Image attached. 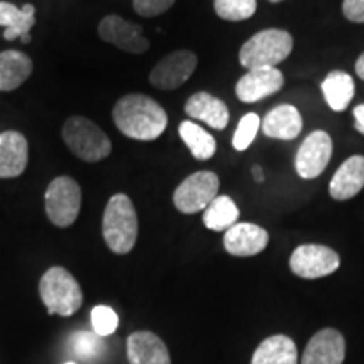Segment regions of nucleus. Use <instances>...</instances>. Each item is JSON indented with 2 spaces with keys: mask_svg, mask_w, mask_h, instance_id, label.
Wrapping results in <instances>:
<instances>
[{
  "mask_svg": "<svg viewBox=\"0 0 364 364\" xmlns=\"http://www.w3.org/2000/svg\"><path fill=\"white\" fill-rule=\"evenodd\" d=\"M284 83V73L277 68H255L236 83V97L243 103H257L275 95Z\"/></svg>",
  "mask_w": 364,
  "mask_h": 364,
  "instance_id": "nucleus-12",
  "label": "nucleus"
},
{
  "mask_svg": "<svg viewBox=\"0 0 364 364\" xmlns=\"http://www.w3.org/2000/svg\"><path fill=\"white\" fill-rule=\"evenodd\" d=\"M98 34L105 43L130 54H144L149 49V39L144 36L142 27L125 21L120 16L103 17L98 26Z\"/></svg>",
  "mask_w": 364,
  "mask_h": 364,
  "instance_id": "nucleus-11",
  "label": "nucleus"
},
{
  "mask_svg": "<svg viewBox=\"0 0 364 364\" xmlns=\"http://www.w3.org/2000/svg\"><path fill=\"white\" fill-rule=\"evenodd\" d=\"M270 2H282V0H270Z\"/></svg>",
  "mask_w": 364,
  "mask_h": 364,
  "instance_id": "nucleus-37",
  "label": "nucleus"
},
{
  "mask_svg": "<svg viewBox=\"0 0 364 364\" xmlns=\"http://www.w3.org/2000/svg\"><path fill=\"white\" fill-rule=\"evenodd\" d=\"M322 93L331 110L344 112L354 98V80L344 71H331L322 81Z\"/></svg>",
  "mask_w": 364,
  "mask_h": 364,
  "instance_id": "nucleus-23",
  "label": "nucleus"
},
{
  "mask_svg": "<svg viewBox=\"0 0 364 364\" xmlns=\"http://www.w3.org/2000/svg\"><path fill=\"white\" fill-rule=\"evenodd\" d=\"M91 326H93L95 334H98L100 338L112 336L118 327L117 312L108 306L93 307V311H91Z\"/></svg>",
  "mask_w": 364,
  "mask_h": 364,
  "instance_id": "nucleus-29",
  "label": "nucleus"
},
{
  "mask_svg": "<svg viewBox=\"0 0 364 364\" xmlns=\"http://www.w3.org/2000/svg\"><path fill=\"white\" fill-rule=\"evenodd\" d=\"M346 339L339 331L322 329L312 336L306 346L300 364H343Z\"/></svg>",
  "mask_w": 364,
  "mask_h": 364,
  "instance_id": "nucleus-13",
  "label": "nucleus"
},
{
  "mask_svg": "<svg viewBox=\"0 0 364 364\" xmlns=\"http://www.w3.org/2000/svg\"><path fill=\"white\" fill-rule=\"evenodd\" d=\"M215 11L223 21H247L257 12V0H215Z\"/></svg>",
  "mask_w": 364,
  "mask_h": 364,
  "instance_id": "nucleus-27",
  "label": "nucleus"
},
{
  "mask_svg": "<svg viewBox=\"0 0 364 364\" xmlns=\"http://www.w3.org/2000/svg\"><path fill=\"white\" fill-rule=\"evenodd\" d=\"M63 364H78V363H75V361H68V363H63Z\"/></svg>",
  "mask_w": 364,
  "mask_h": 364,
  "instance_id": "nucleus-36",
  "label": "nucleus"
},
{
  "mask_svg": "<svg viewBox=\"0 0 364 364\" xmlns=\"http://www.w3.org/2000/svg\"><path fill=\"white\" fill-rule=\"evenodd\" d=\"M36 24V9L33 4L24 7H16L14 4L0 2V26L6 27L4 39L16 41L29 34Z\"/></svg>",
  "mask_w": 364,
  "mask_h": 364,
  "instance_id": "nucleus-22",
  "label": "nucleus"
},
{
  "mask_svg": "<svg viewBox=\"0 0 364 364\" xmlns=\"http://www.w3.org/2000/svg\"><path fill=\"white\" fill-rule=\"evenodd\" d=\"M220 191V177L211 171H199L189 176L174 191V206L182 215L204 211Z\"/></svg>",
  "mask_w": 364,
  "mask_h": 364,
  "instance_id": "nucleus-7",
  "label": "nucleus"
},
{
  "mask_svg": "<svg viewBox=\"0 0 364 364\" xmlns=\"http://www.w3.org/2000/svg\"><path fill=\"white\" fill-rule=\"evenodd\" d=\"M102 231L105 243L113 253L127 255L134 250L139 236V220L129 196H112L103 213Z\"/></svg>",
  "mask_w": 364,
  "mask_h": 364,
  "instance_id": "nucleus-2",
  "label": "nucleus"
},
{
  "mask_svg": "<svg viewBox=\"0 0 364 364\" xmlns=\"http://www.w3.org/2000/svg\"><path fill=\"white\" fill-rule=\"evenodd\" d=\"M240 209L230 196H216L204 209L203 223L211 231H228L238 223Z\"/></svg>",
  "mask_w": 364,
  "mask_h": 364,
  "instance_id": "nucleus-24",
  "label": "nucleus"
},
{
  "mask_svg": "<svg viewBox=\"0 0 364 364\" xmlns=\"http://www.w3.org/2000/svg\"><path fill=\"white\" fill-rule=\"evenodd\" d=\"M46 215L59 228H68L76 221L81 209V188L73 177H56L48 186L44 196Z\"/></svg>",
  "mask_w": 364,
  "mask_h": 364,
  "instance_id": "nucleus-6",
  "label": "nucleus"
},
{
  "mask_svg": "<svg viewBox=\"0 0 364 364\" xmlns=\"http://www.w3.org/2000/svg\"><path fill=\"white\" fill-rule=\"evenodd\" d=\"M299 353L289 336H270L255 349L252 364H297Z\"/></svg>",
  "mask_w": 364,
  "mask_h": 364,
  "instance_id": "nucleus-20",
  "label": "nucleus"
},
{
  "mask_svg": "<svg viewBox=\"0 0 364 364\" xmlns=\"http://www.w3.org/2000/svg\"><path fill=\"white\" fill-rule=\"evenodd\" d=\"M113 122L122 134L134 140L150 142L167 129V113L147 95H127L113 108Z\"/></svg>",
  "mask_w": 364,
  "mask_h": 364,
  "instance_id": "nucleus-1",
  "label": "nucleus"
},
{
  "mask_svg": "<svg viewBox=\"0 0 364 364\" xmlns=\"http://www.w3.org/2000/svg\"><path fill=\"white\" fill-rule=\"evenodd\" d=\"M29 145L21 132L7 130L0 134V179H12L26 171Z\"/></svg>",
  "mask_w": 364,
  "mask_h": 364,
  "instance_id": "nucleus-16",
  "label": "nucleus"
},
{
  "mask_svg": "<svg viewBox=\"0 0 364 364\" xmlns=\"http://www.w3.org/2000/svg\"><path fill=\"white\" fill-rule=\"evenodd\" d=\"M302 117L292 105H279L262 122L263 134L277 140H294L302 132Z\"/></svg>",
  "mask_w": 364,
  "mask_h": 364,
  "instance_id": "nucleus-19",
  "label": "nucleus"
},
{
  "mask_svg": "<svg viewBox=\"0 0 364 364\" xmlns=\"http://www.w3.org/2000/svg\"><path fill=\"white\" fill-rule=\"evenodd\" d=\"M39 294L49 316L70 317L83 306V292L78 280L66 268L53 267L39 282Z\"/></svg>",
  "mask_w": 364,
  "mask_h": 364,
  "instance_id": "nucleus-3",
  "label": "nucleus"
},
{
  "mask_svg": "<svg viewBox=\"0 0 364 364\" xmlns=\"http://www.w3.org/2000/svg\"><path fill=\"white\" fill-rule=\"evenodd\" d=\"M176 0H134V9L142 17H156L167 12Z\"/></svg>",
  "mask_w": 364,
  "mask_h": 364,
  "instance_id": "nucleus-30",
  "label": "nucleus"
},
{
  "mask_svg": "<svg viewBox=\"0 0 364 364\" xmlns=\"http://www.w3.org/2000/svg\"><path fill=\"white\" fill-rule=\"evenodd\" d=\"M364 188V157L353 156L336 171L329 184V194L336 201H348Z\"/></svg>",
  "mask_w": 364,
  "mask_h": 364,
  "instance_id": "nucleus-17",
  "label": "nucleus"
},
{
  "mask_svg": "<svg viewBox=\"0 0 364 364\" xmlns=\"http://www.w3.org/2000/svg\"><path fill=\"white\" fill-rule=\"evenodd\" d=\"M63 140L76 157L85 162H100L112 152L108 135L86 117H71L63 125Z\"/></svg>",
  "mask_w": 364,
  "mask_h": 364,
  "instance_id": "nucleus-5",
  "label": "nucleus"
},
{
  "mask_svg": "<svg viewBox=\"0 0 364 364\" xmlns=\"http://www.w3.org/2000/svg\"><path fill=\"white\" fill-rule=\"evenodd\" d=\"M332 156V139L324 130H316L304 140L295 156V171L302 179H316L324 172Z\"/></svg>",
  "mask_w": 364,
  "mask_h": 364,
  "instance_id": "nucleus-9",
  "label": "nucleus"
},
{
  "mask_svg": "<svg viewBox=\"0 0 364 364\" xmlns=\"http://www.w3.org/2000/svg\"><path fill=\"white\" fill-rule=\"evenodd\" d=\"M127 358L130 364H172L166 343L149 331H136L129 336Z\"/></svg>",
  "mask_w": 364,
  "mask_h": 364,
  "instance_id": "nucleus-15",
  "label": "nucleus"
},
{
  "mask_svg": "<svg viewBox=\"0 0 364 364\" xmlns=\"http://www.w3.org/2000/svg\"><path fill=\"white\" fill-rule=\"evenodd\" d=\"M339 255L324 245H300L290 257V270L300 279H322L338 270Z\"/></svg>",
  "mask_w": 364,
  "mask_h": 364,
  "instance_id": "nucleus-8",
  "label": "nucleus"
},
{
  "mask_svg": "<svg viewBox=\"0 0 364 364\" xmlns=\"http://www.w3.org/2000/svg\"><path fill=\"white\" fill-rule=\"evenodd\" d=\"M184 110L191 118L201 120L216 130H225L228 122H230V110H228L226 103H223L220 98L213 97L206 91L194 93L186 103Z\"/></svg>",
  "mask_w": 364,
  "mask_h": 364,
  "instance_id": "nucleus-18",
  "label": "nucleus"
},
{
  "mask_svg": "<svg viewBox=\"0 0 364 364\" xmlns=\"http://www.w3.org/2000/svg\"><path fill=\"white\" fill-rule=\"evenodd\" d=\"M268 236L265 228L253 223H236L225 231V250L233 257H253L267 248Z\"/></svg>",
  "mask_w": 364,
  "mask_h": 364,
  "instance_id": "nucleus-14",
  "label": "nucleus"
},
{
  "mask_svg": "<svg viewBox=\"0 0 364 364\" xmlns=\"http://www.w3.org/2000/svg\"><path fill=\"white\" fill-rule=\"evenodd\" d=\"M21 41H22V43H24V44H29V43H31V34H26V36H22Z\"/></svg>",
  "mask_w": 364,
  "mask_h": 364,
  "instance_id": "nucleus-35",
  "label": "nucleus"
},
{
  "mask_svg": "<svg viewBox=\"0 0 364 364\" xmlns=\"http://www.w3.org/2000/svg\"><path fill=\"white\" fill-rule=\"evenodd\" d=\"M33 73V59L21 51L0 53V91L17 90Z\"/></svg>",
  "mask_w": 364,
  "mask_h": 364,
  "instance_id": "nucleus-21",
  "label": "nucleus"
},
{
  "mask_svg": "<svg viewBox=\"0 0 364 364\" xmlns=\"http://www.w3.org/2000/svg\"><path fill=\"white\" fill-rule=\"evenodd\" d=\"M252 174H253V179L257 181V182L265 181V176H263V171H262L260 166H255L253 169H252Z\"/></svg>",
  "mask_w": 364,
  "mask_h": 364,
  "instance_id": "nucleus-34",
  "label": "nucleus"
},
{
  "mask_svg": "<svg viewBox=\"0 0 364 364\" xmlns=\"http://www.w3.org/2000/svg\"><path fill=\"white\" fill-rule=\"evenodd\" d=\"M105 338H100L93 331H76L68 341V351L80 361L91 364L105 353Z\"/></svg>",
  "mask_w": 364,
  "mask_h": 364,
  "instance_id": "nucleus-26",
  "label": "nucleus"
},
{
  "mask_svg": "<svg viewBox=\"0 0 364 364\" xmlns=\"http://www.w3.org/2000/svg\"><path fill=\"white\" fill-rule=\"evenodd\" d=\"M356 75L361 80H364V53L359 56V59L356 61Z\"/></svg>",
  "mask_w": 364,
  "mask_h": 364,
  "instance_id": "nucleus-33",
  "label": "nucleus"
},
{
  "mask_svg": "<svg viewBox=\"0 0 364 364\" xmlns=\"http://www.w3.org/2000/svg\"><path fill=\"white\" fill-rule=\"evenodd\" d=\"M179 135L186 147L191 150L194 159L208 161L216 154V140L211 134H208L203 127L196 125L194 122H182L179 125Z\"/></svg>",
  "mask_w": 364,
  "mask_h": 364,
  "instance_id": "nucleus-25",
  "label": "nucleus"
},
{
  "mask_svg": "<svg viewBox=\"0 0 364 364\" xmlns=\"http://www.w3.org/2000/svg\"><path fill=\"white\" fill-rule=\"evenodd\" d=\"M198 66V58L193 51L181 49L171 53L157 63L150 73V83L159 90H176L188 81Z\"/></svg>",
  "mask_w": 364,
  "mask_h": 364,
  "instance_id": "nucleus-10",
  "label": "nucleus"
},
{
  "mask_svg": "<svg viewBox=\"0 0 364 364\" xmlns=\"http://www.w3.org/2000/svg\"><path fill=\"white\" fill-rule=\"evenodd\" d=\"M260 127H262V122H260V117H258L257 113H247V115L241 118L238 127H236L235 135H233L235 150H238V152L247 150L250 145L253 144L255 136H257Z\"/></svg>",
  "mask_w": 364,
  "mask_h": 364,
  "instance_id": "nucleus-28",
  "label": "nucleus"
},
{
  "mask_svg": "<svg viewBox=\"0 0 364 364\" xmlns=\"http://www.w3.org/2000/svg\"><path fill=\"white\" fill-rule=\"evenodd\" d=\"M343 14L348 21L364 24V0H344Z\"/></svg>",
  "mask_w": 364,
  "mask_h": 364,
  "instance_id": "nucleus-31",
  "label": "nucleus"
},
{
  "mask_svg": "<svg viewBox=\"0 0 364 364\" xmlns=\"http://www.w3.org/2000/svg\"><path fill=\"white\" fill-rule=\"evenodd\" d=\"M353 113H354V129H356L361 135H364V103L358 105Z\"/></svg>",
  "mask_w": 364,
  "mask_h": 364,
  "instance_id": "nucleus-32",
  "label": "nucleus"
},
{
  "mask_svg": "<svg viewBox=\"0 0 364 364\" xmlns=\"http://www.w3.org/2000/svg\"><path fill=\"white\" fill-rule=\"evenodd\" d=\"M294 49V39L287 31L265 29L252 36L240 49V65L247 70L275 68Z\"/></svg>",
  "mask_w": 364,
  "mask_h": 364,
  "instance_id": "nucleus-4",
  "label": "nucleus"
}]
</instances>
